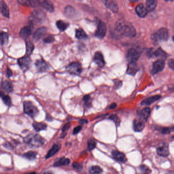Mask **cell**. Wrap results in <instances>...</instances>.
<instances>
[{
  "label": "cell",
  "instance_id": "6da1fadb",
  "mask_svg": "<svg viewBox=\"0 0 174 174\" xmlns=\"http://www.w3.org/2000/svg\"><path fill=\"white\" fill-rule=\"evenodd\" d=\"M115 30L124 36L133 38L136 34V30L131 23L123 20H118L114 25Z\"/></svg>",
  "mask_w": 174,
  "mask_h": 174
},
{
  "label": "cell",
  "instance_id": "7a4b0ae2",
  "mask_svg": "<svg viewBox=\"0 0 174 174\" xmlns=\"http://www.w3.org/2000/svg\"><path fill=\"white\" fill-rule=\"evenodd\" d=\"M24 142L32 148H39L44 145L45 140L41 135L31 134L25 137Z\"/></svg>",
  "mask_w": 174,
  "mask_h": 174
},
{
  "label": "cell",
  "instance_id": "3957f363",
  "mask_svg": "<svg viewBox=\"0 0 174 174\" xmlns=\"http://www.w3.org/2000/svg\"><path fill=\"white\" fill-rule=\"evenodd\" d=\"M24 111L31 118H34L39 113L38 108L29 101H26L24 103Z\"/></svg>",
  "mask_w": 174,
  "mask_h": 174
},
{
  "label": "cell",
  "instance_id": "277c9868",
  "mask_svg": "<svg viewBox=\"0 0 174 174\" xmlns=\"http://www.w3.org/2000/svg\"><path fill=\"white\" fill-rule=\"evenodd\" d=\"M168 30L165 28H162L153 34L151 37L153 40L156 41H166L168 39Z\"/></svg>",
  "mask_w": 174,
  "mask_h": 174
},
{
  "label": "cell",
  "instance_id": "5b68a950",
  "mask_svg": "<svg viewBox=\"0 0 174 174\" xmlns=\"http://www.w3.org/2000/svg\"><path fill=\"white\" fill-rule=\"evenodd\" d=\"M45 17V13L43 10L37 9L35 10L32 13L29 19L32 23H36L41 22Z\"/></svg>",
  "mask_w": 174,
  "mask_h": 174
},
{
  "label": "cell",
  "instance_id": "8992f818",
  "mask_svg": "<svg viewBox=\"0 0 174 174\" xmlns=\"http://www.w3.org/2000/svg\"><path fill=\"white\" fill-rule=\"evenodd\" d=\"M107 32V27L106 24L99 20L98 23L97 30L96 31L95 35L98 38L103 39L105 36Z\"/></svg>",
  "mask_w": 174,
  "mask_h": 174
},
{
  "label": "cell",
  "instance_id": "52a82bcc",
  "mask_svg": "<svg viewBox=\"0 0 174 174\" xmlns=\"http://www.w3.org/2000/svg\"><path fill=\"white\" fill-rule=\"evenodd\" d=\"M67 71L73 75H79L82 71L81 65L78 62H73L67 67Z\"/></svg>",
  "mask_w": 174,
  "mask_h": 174
},
{
  "label": "cell",
  "instance_id": "ba28073f",
  "mask_svg": "<svg viewBox=\"0 0 174 174\" xmlns=\"http://www.w3.org/2000/svg\"><path fill=\"white\" fill-rule=\"evenodd\" d=\"M140 57V54L135 48H130L127 54V60L129 63H136Z\"/></svg>",
  "mask_w": 174,
  "mask_h": 174
},
{
  "label": "cell",
  "instance_id": "9c48e42d",
  "mask_svg": "<svg viewBox=\"0 0 174 174\" xmlns=\"http://www.w3.org/2000/svg\"><path fill=\"white\" fill-rule=\"evenodd\" d=\"M165 60L163 59H159L155 61L153 64L152 69V74H156L162 71L164 69L165 67Z\"/></svg>",
  "mask_w": 174,
  "mask_h": 174
},
{
  "label": "cell",
  "instance_id": "30bf717a",
  "mask_svg": "<svg viewBox=\"0 0 174 174\" xmlns=\"http://www.w3.org/2000/svg\"><path fill=\"white\" fill-rule=\"evenodd\" d=\"M18 64L21 69L26 70L29 68L31 63V59L30 56L26 55L25 56L19 58L18 60Z\"/></svg>",
  "mask_w": 174,
  "mask_h": 174
},
{
  "label": "cell",
  "instance_id": "8fae6325",
  "mask_svg": "<svg viewBox=\"0 0 174 174\" xmlns=\"http://www.w3.org/2000/svg\"><path fill=\"white\" fill-rule=\"evenodd\" d=\"M64 15L68 18H77L78 12L75 8L71 5H68L64 8Z\"/></svg>",
  "mask_w": 174,
  "mask_h": 174
},
{
  "label": "cell",
  "instance_id": "7c38bea8",
  "mask_svg": "<svg viewBox=\"0 0 174 174\" xmlns=\"http://www.w3.org/2000/svg\"><path fill=\"white\" fill-rule=\"evenodd\" d=\"M157 153L160 156L167 157L170 155L169 147L167 144H163L157 148Z\"/></svg>",
  "mask_w": 174,
  "mask_h": 174
},
{
  "label": "cell",
  "instance_id": "4fadbf2b",
  "mask_svg": "<svg viewBox=\"0 0 174 174\" xmlns=\"http://www.w3.org/2000/svg\"><path fill=\"white\" fill-rule=\"evenodd\" d=\"M107 8L114 13L118 12L119 7L118 3L114 0H101Z\"/></svg>",
  "mask_w": 174,
  "mask_h": 174
},
{
  "label": "cell",
  "instance_id": "5bb4252c",
  "mask_svg": "<svg viewBox=\"0 0 174 174\" xmlns=\"http://www.w3.org/2000/svg\"><path fill=\"white\" fill-rule=\"evenodd\" d=\"M111 155L113 158L119 163H125L127 161L125 154L118 150H113L111 152Z\"/></svg>",
  "mask_w": 174,
  "mask_h": 174
},
{
  "label": "cell",
  "instance_id": "9a60e30c",
  "mask_svg": "<svg viewBox=\"0 0 174 174\" xmlns=\"http://www.w3.org/2000/svg\"><path fill=\"white\" fill-rule=\"evenodd\" d=\"M145 126V120L143 119H135L133 123V129L136 132H141Z\"/></svg>",
  "mask_w": 174,
  "mask_h": 174
},
{
  "label": "cell",
  "instance_id": "2e32d148",
  "mask_svg": "<svg viewBox=\"0 0 174 174\" xmlns=\"http://www.w3.org/2000/svg\"><path fill=\"white\" fill-rule=\"evenodd\" d=\"M93 61L99 67H103L105 65L104 58L102 54L100 52H97L95 53L93 57Z\"/></svg>",
  "mask_w": 174,
  "mask_h": 174
},
{
  "label": "cell",
  "instance_id": "e0dca14e",
  "mask_svg": "<svg viewBox=\"0 0 174 174\" xmlns=\"http://www.w3.org/2000/svg\"><path fill=\"white\" fill-rule=\"evenodd\" d=\"M46 31L47 29L45 27L39 28V29H37L33 34V40L35 41H38L44 36L46 33Z\"/></svg>",
  "mask_w": 174,
  "mask_h": 174
},
{
  "label": "cell",
  "instance_id": "ac0fdd59",
  "mask_svg": "<svg viewBox=\"0 0 174 174\" xmlns=\"http://www.w3.org/2000/svg\"><path fill=\"white\" fill-rule=\"evenodd\" d=\"M148 55L150 57H160L163 58L166 57V52L161 48H159L155 51H153L152 49L149 50L148 51Z\"/></svg>",
  "mask_w": 174,
  "mask_h": 174
},
{
  "label": "cell",
  "instance_id": "d6986e66",
  "mask_svg": "<svg viewBox=\"0 0 174 174\" xmlns=\"http://www.w3.org/2000/svg\"><path fill=\"white\" fill-rule=\"evenodd\" d=\"M39 5L47 11L52 12L54 10L52 3L50 0H39Z\"/></svg>",
  "mask_w": 174,
  "mask_h": 174
},
{
  "label": "cell",
  "instance_id": "ffe728a7",
  "mask_svg": "<svg viewBox=\"0 0 174 174\" xmlns=\"http://www.w3.org/2000/svg\"><path fill=\"white\" fill-rule=\"evenodd\" d=\"M18 3L23 6L36 7L39 5V0H17Z\"/></svg>",
  "mask_w": 174,
  "mask_h": 174
},
{
  "label": "cell",
  "instance_id": "44dd1931",
  "mask_svg": "<svg viewBox=\"0 0 174 174\" xmlns=\"http://www.w3.org/2000/svg\"><path fill=\"white\" fill-rule=\"evenodd\" d=\"M135 11L138 16L141 18H145L148 12L147 8L143 4L138 5V6L136 7Z\"/></svg>",
  "mask_w": 174,
  "mask_h": 174
},
{
  "label": "cell",
  "instance_id": "7402d4cb",
  "mask_svg": "<svg viewBox=\"0 0 174 174\" xmlns=\"http://www.w3.org/2000/svg\"><path fill=\"white\" fill-rule=\"evenodd\" d=\"M37 69L40 72H45L48 69V65L43 59H39L35 63Z\"/></svg>",
  "mask_w": 174,
  "mask_h": 174
},
{
  "label": "cell",
  "instance_id": "603a6c76",
  "mask_svg": "<svg viewBox=\"0 0 174 174\" xmlns=\"http://www.w3.org/2000/svg\"><path fill=\"white\" fill-rule=\"evenodd\" d=\"M61 147V145L60 144L57 143L54 144L46 155V158L48 159L54 156L56 153H57L58 151L60 150Z\"/></svg>",
  "mask_w": 174,
  "mask_h": 174
},
{
  "label": "cell",
  "instance_id": "cb8c5ba5",
  "mask_svg": "<svg viewBox=\"0 0 174 174\" xmlns=\"http://www.w3.org/2000/svg\"><path fill=\"white\" fill-rule=\"evenodd\" d=\"M160 98L161 96L160 95H155V96L149 97L142 101L141 105H149L155 103L156 101L158 100Z\"/></svg>",
  "mask_w": 174,
  "mask_h": 174
},
{
  "label": "cell",
  "instance_id": "d4e9b609",
  "mask_svg": "<svg viewBox=\"0 0 174 174\" xmlns=\"http://www.w3.org/2000/svg\"><path fill=\"white\" fill-rule=\"evenodd\" d=\"M138 71V67L136 63H129L127 69V73L131 76H135Z\"/></svg>",
  "mask_w": 174,
  "mask_h": 174
},
{
  "label": "cell",
  "instance_id": "484cf974",
  "mask_svg": "<svg viewBox=\"0 0 174 174\" xmlns=\"http://www.w3.org/2000/svg\"><path fill=\"white\" fill-rule=\"evenodd\" d=\"M32 33V29L29 26H26L23 28L19 32V36L22 38L26 39L29 37Z\"/></svg>",
  "mask_w": 174,
  "mask_h": 174
},
{
  "label": "cell",
  "instance_id": "4316f807",
  "mask_svg": "<svg viewBox=\"0 0 174 174\" xmlns=\"http://www.w3.org/2000/svg\"><path fill=\"white\" fill-rule=\"evenodd\" d=\"M1 11L2 15L6 18H9V10L3 0L1 2Z\"/></svg>",
  "mask_w": 174,
  "mask_h": 174
},
{
  "label": "cell",
  "instance_id": "83f0119b",
  "mask_svg": "<svg viewBox=\"0 0 174 174\" xmlns=\"http://www.w3.org/2000/svg\"><path fill=\"white\" fill-rule=\"evenodd\" d=\"M70 160L68 158H66L65 157H62L61 158L58 159V161H56L53 166L55 167H59L61 166H68V164H70Z\"/></svg>",
  "mask_w": 174,
  "mask_h": 174
},
{
  "label": "cell",
  "instance_id": "f1b7e54d",
  "mask_svg": "<svg viewBox=\"0 0 174 174\" xmlns=\"http://www.w3.org/2000/svg\"><path fill=\"white\" fill-rule=\"evenodd\" d=\"M157 4V0H147L146 1V8L148 12H152L155 10Z\"/></svg>",
  "mask_w": 174,
  "mask_h": 174
},
{
  "label": "cell",
  "instance_id": "f546056e",
  "mask_svg": "<svg viewBox=\"0 0 174 174\" xmlns=\"http://www.w3.org/2000/svg\"><path fill=\"white\" fill-rule=\"evenodd\" d=\"M2 89L7 93H10L13 91V86L10 81H5L1 84Z\"/></svg>",
  "mask_w": 174,
  "mask_h": 174
},
{
  "label": "cell",
  "instance_id": "4dcf8cb0",
  "mask_svg": "<svg viewBox=\"0 0 174 174\" xmlns=\"http://www.w3.org/2000/svg\"><path fill=\"white\" fill-rule=\"evenodd\" d=\"M32 125H33V128H34V129L37 132H41L42 130H46L47 127V125L46 124H44L43 123H41V122H34L32 124Z\"/></svg>",
  "mask_w": 174,
  "mask_h": 174
},
{
  "label": "cell",
  "instance_id": "1f68e13d",
  "mask_svg": "<svg viewBox=\"0 0 174 174\" xmlns=\"http://www.w3.org/2000/svg\"><path fill=\"white\" fill-rule=\"evenodd\" d=\"M56 25L60 31H64L69 27V23L63 21H58L56 22Z\"/></svg>",
  "mask_w": 174,
  "mask_h": 174
},
{
  "label": "cell",
  "instance_id": "d6a6232c",
  "mask_svg": "<svg viewBox=\"0 0 174 174\" xmlns=\"http://www.w3.org/2000/svg\"><path fill=\"white\" fill-rule=\"evenodd\" d=\"M151 113V109L149 108H143L140 112V116L143 120H147L149 118Z\"/></svg>",
  "mask_w": 174,
  "mask_h": 174
},
{
  "label": "cell",
  "instance_id": "836d02e7",
  "mask_svg": "<svg viewBox=\"0 0 174 174\" xmlns=\"http://www.w3.org/2000/svg\"><path fill=\"white\" fill-rule=\"evenodd\" d=\"M26 54L27 55L30 56L33 52L34 49V46L33 43L30 41H27L26 42Z\"/></svg>",
  "mask_w": 174,
  "mask_h": 174
},
{
  "label": "cell",
  "instance_id": "e575fe53",
  "mask_svg": "<svg viewBox=\"0 0 174 174\" xmlns=\"http://www.w3.org/2000/svg\"><path fill=\"white\" fill-rule=\"evenodd\" d=\"M76 37L79 39H84L86 38L87 36L83 29H78L76 31Z\"/></svg>",
  "mask_w": 174,
  "mask_h": 174
},
{
  "label": "cell",
  "instance_id": "d590c367",
  "mask_svg": "<svg viewBox=\"0 0 174 174\" xmlns=\"http://www.w3.org/2000/svg\"><path fill=\"white\" fill-rule=\"evenodd\" d=\"M1 97L2 98V100L3 101L4 103L6 105L10 106L11 105V98L9 96L6 95L4 93H3L2 92H1Z\"/></svg>",
  "mask_w": 174,
  "mask_h": 174
},
{
  "label": "cell",
  "instance_id": "8d00e7d4",
  "mask_svg": "<svg viewBox=\"0 0 174 174\" xmlns=\"http://www.w3.org/2000/svg\"><path fill=\"white\" fill-rule=\"evenodd\" d=\"M9 35L7 33L2 32L1 33V44L2 45H5L8 42Z\"/></svg>",
  "mask_w": 174,
  "mask_h": 174
},
{
  "label": "cell",
  "instance_id": "74e56055",
  "mask_svg": "<svg viewBox=\"0 0 174 174\" xmlns=\"http://www.w3.org/2000/svg\"><path fill=\"white\" fill-rule=\"evenodd\" d=\"M37 153L34 151H29L24 153L23 156L29 160H33L36 158Z\"/></svg>",
  "mask_w": 174,
  "mask_h": 174
},
{
  "label": "cell",
  "instance_id": "f35d334b",
  "mask_svg": "<svg viewBox=\"0 0 174 174\" xmlns=\"http://www.w3.org/2000/svg\"><path fill=\"white\" fill-rule=\"evenodd\" d=\"M102 169L99 166H92L89 168V173L91 174H100L102 173Z\"/></svg>",
  "mask_w": 174,
  "mask_h": 174
},
{
  "label": "cell",
  "instance_id": "ab89813d",
  "mask_svg": "<svg viewBox=\"0 0 174 174\" xmlns=\"http://www.w3.org/2000/svg\"><path fill=\"white\" fill-rule=\"evenodd\" d=\"M139 170L142 174H150L152 172L151 169L145 164H141L139 167Z\"/></svg>",
  "mask_w": 174,
  "mask_h": 174
},
{
  "label": "cell",
  "instance_id": "60d3db41",
  "mask_svg": "<svg viewBox=\"0 0 174 174\" xmlns=\"http://www.w3.org/2000/svg\"><path fill=\"white\" fill-rule=\"evenodd\" d=\"M96 147V142L93 139H89L87 143V149L88 151H91Z\"/></svg>",
  "mask_w": 174,
  "mask_h": 174
},
{
  "label": "cell",
  "instance_id": "b9f144b4",
  "mask_svg": "<svg viewBox=\"0 0 174 174\" xmlns=\"http://www.w3.org/2000/svg\"><path fill=\"white\" fill-rule=\"evenodd\" d=\"M71 127V123H68L64 125V126L63 127L62 129V134L61 135V138H64L66 135V132L68 131V129L70 128Z\"/></svg>",
  "mask_w": 174,
  "mask_h": 174
},
{
  "label": "cell",
  "instance_id": "7bdbcfd3",
  "mask_svg": "<svg viewBox=\"0 0 174 174\" xmlns=\"http://www.w3.org/2000/svg\"><path fill=\"white\" fill-rule=\"evenodd\" d=\"M83 100L85 103L86 105L88 107H90V106L91 105V97L89 95H85L83 98Z\"/></svg>",
  "mask_w": 174,
  "mask_h": 174
},
{
  "label": "cell",
  "instance_id": "ee69618b",
  "mask_svg": "<svg viewBox=\"0 0 174 174\" xmlns=\"http://www.w3.org/2000/svg\"><path fill=\"white\" fill-rule=\"evenodd\" d=\"M109 119H110V120H112V121L114 122V123L116 124V126H118L120 125V119H119L118 117L116 116V115H112V116H110Z\"/></svg>",
  "mask_w": 174,
  "mask_h": 174
},
{
  "label": "cell",
  "instance_id": "f6af8a7d",
  "mask_svg": "<svg viewBox=\"0 0 174 174\" xmlns=\"http://www.w3.org/2000/svg\"><path fill=\"white\" fill-rule=\"evenodd\" d=\"M54 40V37H53L52 35H48L44 39V42L46 43H51L53 42Z\"/></svg>",
  "mask_w": 174,
  "mask_h": 174
},
{
  "label": "cell",
  "instance_id": "bcb514c9",
  "mask_svg": "<svg viewBox=\"0 0 174 174\" xmlns=\"http://www.w3.org/2000/svg\"><path fill=\"white\" fill-rule=\"evenodd\" d=\"M174 128L165 127L163 128L161 130V132L163 134H167L171 132L172 131H174Z\"/></svg>",
  "mask_w": 174,
  "mask_h": 174
},
{
  "label": "cell",
  "instance_id": "7dc6e473",
  "mask_svg": "<svg viewBox=\"0 0 174 174\" xmlns=\"http://www.w3.org/2000/svg\"><path fill=\"white\" fill-rule=\"evenodd\" d=\"M72 166H73V168L75 170H76L80 171V170H81L82 169V166L81 164H80L79 163L75 162V163H73Z\"/></svg>",
  "mask_w": 174,
  "mask_h": 174
},
{
  "label": "cell",
  "instance_id": "c3c4849f",
  "mask_svg": "<svg viewBox=\"0 0 174 174\" xmlns=\"http://www.w3.org/2000/svg\"><path fill=\"white\" fill-rule=\"evenodd\" d=\"M82 129V127L81 126H78L76 127L73 130V134H78Z\"/></svg>",
  "mask_w": 174,
  "mask_h": 174
},
{
  "label": "cell",
  "instance_id": "681fc988",
  "mask_svg": "<svg viewBox=\"0 0 174 174\" xmlns=\"http://www.w3.org/2000/svg\"><path fill=\"white\" fill-rule=\"evenodd\" d=\"M168 65L169 67L171 68L172 69L174 70V59H170L169 60L168 62Z\"/></svg>",
  "mask_w": 174,
  "mask_h": 174
},
{
  "label": "cell",
  "instance_id": "f907efd6",
  "mask_svg": "<svg viewBox=\"0 0 174 174\" xmlns=\"http://www.w3.org/2000/svg\"><path fill=\"white\" fill-rule=\"evenodd\" d=\"M114 85H115V87L116 88H118L122 86V81H116L114 83Z\"/></svg>",
  "mask_w": 174,
  "mask_h": 174
},
{
  "label": "cell",
  "instance_id": "816d5d0a",
  "mask_svg": "<svg viewBox=\"0 0 174 174\" xmlns=\"http://www.w3.org/2000/svg\"><path fill=\"white\" fill-rule=\"evenodd\" d=\"M6 75L8 77H11L12 76V72L8 67L7 68L6 70Z\"/></svg>",
  "mask_w": 174,
  "mask_h": 174
},
{
  "label": "cell",
  "instance_id": "f5cc1de1",
  "mask_svg": "<svg viewBox=\"0 0 174 174\" xmlns=\"http://www.w3.org/2000/svg\"><path fill=\"white\" fill-rule=\"evenodd\" d=\"M4 147H6V148H7V149H10V150L13 149L12 146L9 143H7L5 144V145H4Z\"/></svg>",
  "mask_w": 174,
  "mask_h": 174
},
{
  "label": "cell",
  "instance_id": "db71d44e",
  "mask_svg": "<svg viewBox=\"0 0 174 174\" xmlns=\"http://www.w3.org/2000/svg\"><path fill=\"white\" fill-rule=\"evenodd\" d=\"M116 106H117V105H116V103H113L112 104L110 105V106H109V108L110 109H114V108H116Z\"/></svg>",
  "mask_w": 174,
  "mask_h": 174
},
{
  "label": "cell",
  "instance_id": "11a10c76",
  "mask_svg": "<svg viewBox=\"0 0 174 174\" xmlns=\"http://www.w3.org/2000/svg\"><path fill=\"white\" fill-rule=\"evenodd\" d=\"M87 123V120L86 119H81L79 121V123L81 124H86Z\"/></svg>",
  "mask_w": 174,
  "mask_h": 174
},
{
  "label": "cell",
  "instance_id": "9f6ffc18",
  "mask_svg": "<svg viewBox=\"0 0 174 174\" xmlns=\"http://www.w3.org/2000/svg\"><path fill=\"white\" fill-rule=\"evenodd\" d=\"M166 174H174V172H172V171H170V172H168Z\"/></svg>",
  "mask_w": 174,
  "mask_h": 174
},
{
  "label": "cell",
  "instance_id": "6f0895ef",
  "mask_svg": "<svg viewBox=\"0 0 174 174\" xmlns=\"http://www.w3.org/2000/svg\"><path fill=\"white\" fill-rule=\"evenodd\" d=\"M129 1H131V2H138V1H139V0H129Z\"/></svg>",
  "mask_w": 174,
  "mask_h": 174
},
{
  "label": "cell",
  "instance_id": "680465c9",
  "mask_svg": "<svg viewBox=\"0 0 174 174\" xmlns=\"http://www.w3.org/2000/svg\"><path fill=\"white\" fill-rule=\"evenodd\" d=\"M165 2H172L174 0H165Z\"/></svg>",
  "mask_w": 174,
  "mask_h": 174
},
{
  "label": "cell",
  "instance_id": "91938a15",
  "mask_svg": "<svg viewBox=\"0 0 174 174\" xmlns=\"http://www.w3.org/2000/svg\"><path fill=\"white\" fill-rule=\"evenodd\" d=\"M44 174H52V173H51L50 172H46V173H44Z\"/></svg>",
  "mask_w": 174,
  "mask_h": 174
},
{
  "label": "cell",
  "instance_id": "94428289",
  "mask_svg": "<svg viewBox=\"0 0 174 174\" xmlns=\"http://www.w3.org/2000/svg\"><path fill=\"white\" fill-rule=\"evenodd\" d=\"M35 173H31V174H35Z\"/></svg>",
  "mask_w": 174,
  "mask_h": 174
},
{
  "label": "cell",
  "instance_id": "6125c7cd",
  "mask_svg": "<svg viewBox=\"0 0 174 174\" xmlns=\"http://www.w3.org/2000/svg\"><path fill=\"white\" fill-rule=\"evenodd\" d=\"M173 41H174V36L173 37Z\"/></svg>",
  "mask_w": 174,
  "mask_h": 174
},
{
  "label": "cell",
  "instance_id": "be15d7a7",
  "mask_svg": "<svg viewBox=\"0 0 174 174\" xmlns=\"http://www.w3.org/2000/svg\"><path fill=\"white\" fill-rule=\"evenodd\" d=\"M173 139H174V136H173L172 137Z\"/></svg>",
  "mask_w": 174,
  "mask_h": 174
}]
</instances>
